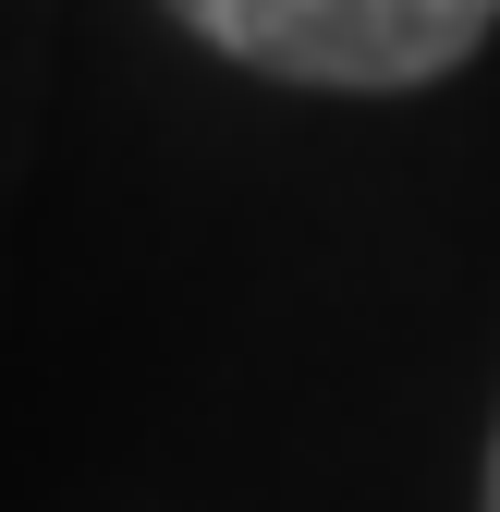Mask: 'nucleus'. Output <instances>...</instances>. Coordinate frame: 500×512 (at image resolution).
Segmentation results:
<instances>
[{"mask_svg":"<svg viewBox=\"0 0 500 512\" xmlns=\"http://www.w3.org/2000/svg\"><path fill=\"white\" fill-rule=\"evenodd\" d=\"M159 13L244 74L330 86V98H403L488 49L500 0H159Z\"/></svg>","mask_w":500,"mask_h":512,"instance_id":"1","label":"nucleus"},{"mask_svg":"<svg viewBox=\"0 0 500 512\" xmlns=\"http://www.w3.org/2000/svg\"><path fill=\"white\" fill-rule=\"evenodd\" d=\"M476 512H500V427H488V500H476Z\"/></svg>","mask_w":500,"mask_h":512,"instance_id":"2","label":"nucleus"}]
</instances>
